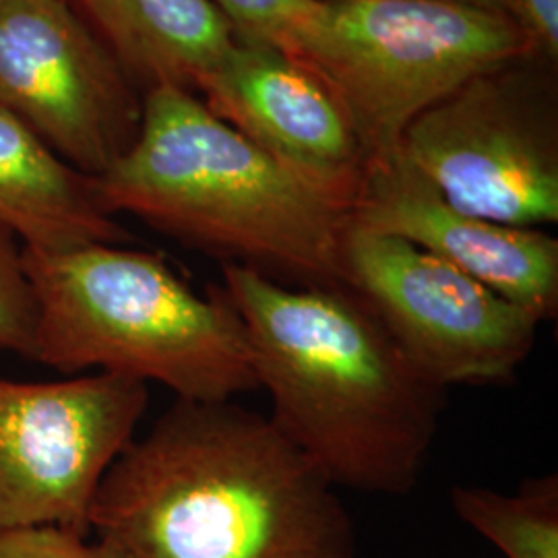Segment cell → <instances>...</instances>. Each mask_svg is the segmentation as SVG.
Returning a JSON list of instances; mask_svg holds the SVG:
<instances>
[{
	"label": "cell",
	"mask_w": 558,
	"mask_h": 558,
	"mask_svg": "<svg viewBox=\"0 0 558 558\" xmlns=\"http://www.w3.org/2000/svg\"><path fill=\"white\" fill-rule=\"evenodd\" d=\"M435 2H447V4H459V7H470L478 11H488V13H499V15H509L513 20L518 13V0H435Z\"/></svg>",
	"instance_id": "d6986e66"
},
{
	"label": "cell",
	"mask_w": 558,
	"mask_h": 558,
	"mask_svg": "<svg viewBox=\"0 0 558 558\" xmlns=\"http://www.w3.org/2000/svg\"><path fill=\"white\" fill-rule=\"evenodd\" d=\"M147 94L199 83L234 41L232 23L209 0H60Z\"/></svg>",
	"instance_id": "7c38bea8"
},
{
	"label": "cell",
	"mask_w": 558,
	"mask_h": 558,
	"mask_svg": "<svg viewBox=\"0 0 558 558\" xmlns=\"http://www.w3.org/2000/svg\"><path fill=\"white\" fill-rule=\"evenodd\" d=\"M515 17L532 54L558 64V0H518Z\"/></svg>",
	"instance_id": "ac0fdd59"
},
{
	"label": "cell",
	"mask_w": 558,
	"mask_h": 558,
	"mask_svg": "<svg viewBox=\"0 0 558 558\" xmlns=\"http://www.w3.org/2000/svg\"><path fill=\"white\" fill-rule=\"evenodd\" d=\"M221 290L251 348L269 420L336 488L408 495L439 433L445 389L348 286H296L232 263Z\"/></svg>",
	"instance_id": "7a4b0ae2"
},
{
	"label": "cell",
	"mask_w": 558,
	"mask_h": 558,
	"mask_svg": "<svg viewBox=\"0 0 558 558\" xmlns=\"http://www.w3.org/2000/svg\"><path fill=\"white\" fill-rule=\"evenodd\" d=\"M197 96L274 160L352 209L371 160L345 106L308 64L276 44L234 34Z\"/></svg>",
	"instance_id": "30bf717a"
},
{
	"label": "cell",
	"mask_w": 558,
	"mask_h": 558,
	"mask_svg": "<svg viewBox=\"0 0 558 558\" xmlns=\"http://www.w3.org/2000/svg\"><path fill=\"white\" fill-rule=\"evenodd\" d=\"M38 299L25 271L23 244L0 223V352L34 360Z\"/></svg>",
	"instance_id": "9a60e30c"
},
{
	"label": "cell",
	"mask_w": 558,
	"mask_h": 558,
	"mask_svg": "<svg viewBox=\"0 0 558 558\" xmlns=\"http://www.w3.org/2000/svg\"><path fill=\"white\" fill-rule=\"evenodd\" d=\"M145 94L60 0H0V108L85 177L137 140Z\"/></svg>",
	"instance_id": "9c48e42d"
},
{
	"label": "cell",
	"mask_w": 558,
	"mask_h": 558,
	"mask_svg": "<svg viewBox=\"0 0 558 558\" xmlns=\"http://www.w3.org/2000/svg\"><path fill=\"white\" fill-rule=\"evenodd\" d=\"M92 530L129 558H362L338 488L234 399H177L131 440Z\"/></svg>",
	"instance_id": "6da1fadb"
},
{
	"label": "cell",
	"mask_w": 558,
	"mask_h": 558,
	"mask_svg": "<svg viewBox=\"0 0 558 558\" xmlns=\"http://www.w3.org/2000/svg\"><path fill=\"white\" fill-rule=\"evenodd\" d=\"M345 106L371 163L463 81L532 54L518 20L435 0H319L288 50Z\"/></svg>",
	"instance_id": "5b68a950"
},
{
	"label": "cell",
	"mask_w": 558,
	"mask_h": 558,
	"mask_svg": "<svg viewBox=\"0 0 558 558\" xmlns=\"http://www.w3.org/2000/svg\"><path fill=\"white\" fill-rule=\"evenodd\" d=\"M399 156L465 214L558 221V64L525 54L463 81L414 120Z\"/></svg>",
	"instance_id": "8992f818"
},
{
	"label": "cell",
	"mask_w": 558,
	"mask_h": 558,
	"mask_svg": "<svg viewBox=\"0 0 558 558\" xmlns=\"http://www.w3.org/2000/svg\"><path fill=\"white\" fill-rule=\"evenodd\" d=\"M234 32L288 50L315 13L319 0H209Z\"/></svg>",
	"instance_id": "2e32d148"
},
{
	"label": "cell",
	"mask_w": 558,
	"mask_h": 558,
	"mask_svg": "<svg viewBox=\"0 0 558 558\" xmlns=\"http://www.w3.org/2000/svg\"><path fill=\"white\" fill-rule=\"evenodd\" d=\"M350 223L412 242L539 323L557 319L558 239L461 211L399 154L368 166Z\"/></svg>",
	"instance_id": "8fae6325"
},
{
	"label": "cell",
	"mask_w": 558,
	"mask_h": 558,
	"mask_svg": "<svg viewBox=\"0 0 558 558\" xmlns=\"http://www.w3.org/2000/svg\"><path fill=\"white\" fill-rule=\"evenodd\" d=\"M458 518L507 558H558V478L530 480L519 493L456 486Z\"/></svg>",
	"instance_id": "5bb4252c"
},
{
	"label": "cell",
	"mask_w": 558,
	"mask_h": 558,
	"mask_svg": "<svg viewBox=\"0 0 558 558\" xmlns=\"http://www.w3.org/2000/svg\"><path fill=\"white\" fill-rule=\"evenodd\" d=\"M38 299L34 362L158 383L177 399L228 401L259 389L244 327L220 286L203 296L156 253L87 244L23 246Z\"/></svg>",
	"instance_id": "277c9868"
},
{
	"label": "cell",
	"mask_w": 558,
	"mask_h": 558,
	"mask_svg": "<svg viewBox=\"0 0 558 558\" xmlns=\"http://www.w3.org/2000/svg\"><path fill=\"white\" fill-rule=\"evenodd\" d=\"M0 223L27 248L48 253L133 236L104 211L92 177L60 160L21 120L0 108Z\"/></svg>",
	"instance_id": "4fadbf2b"
},
{
	"label": "cell",
	"mask_w": 558,
	"mask_h": 558,
	"mask_svg": "<svg viewBox=\"0 0 558 558\" xmlns=\"http://www.w3.org/2000/svg\"><path fill=\"white\" fill-rule=\"evenodd\" d=\"M147 405L149 387L122 375L0 377V532L52 525L87 536L101 480Z\"/></svg>",
	"instance_id": "52a82bcc"
},
{
	"label": "cell",
	"mask_w": 558,
	"mask_h": 558,
	"mask_svg": "<svg viewBox=\"0 0 558 558\" xmlns=\"http://www.w3.org/2000/svg\"><path fill=\"white\" fill-rule=\"evenodd\" d=\"M0 558H129L108 539L87 542L75 532L40 525L0 532Z\"/></svg>",
	"instance_id": "e0dca14e"
},
{
	"label": "cell",
	"mask_w": 558,
	"mask_h": 558,
	"mask_svg": "<svg viewBox=\"0 0 558 558\" xmlns=\"http://www.w3.org/2000/svg\"><path fill=\"white\" fill-rule=\"evenodd\" d=\"M345 286L440 389L505 385L534 352L538 317L408 240L348 223Z\"/></svg>",
	"instance_id": "ba28073f"
},
{
	"label": "cell",
	"mask_w": 558,
	"mask_h": 558,
	"mask_svg": "<svg viewBox=\"0 0 558 558\" xmlns=\"http://www.w3.org/2000/svg\"><path fill=\"white\" fill-rule=\"evenodd\" d=\"M133 216L223 263L296 286H345L350 211L218 119L197 94L154 87L131 149L94 179Z\"/></svg>",
	"instance_id": "3957f363"
}]
</instances>
